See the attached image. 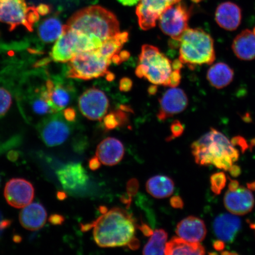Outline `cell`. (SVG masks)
<instances>
[{"label": "cell", "instance_id": "obj_1", "mask_svg": "<svg viewBox=\"0 0 255 255\" xmlns=\"http://www.w3.org/2000/svg\"><path fill=\"white\" fill-rule=\"evenodd\" d=\"M92 224L95 241L102 248L125 246L134 237V222L123 209H111Z\"/></svg>", "mask_w": 255, "mask_h": 255}, {"label": "cell", "instance_id": "obj_2", "mask_svg": "<svg viewBox=\"0 0 255 255\" xmlns=\"http://www.w3.org/2000/svg\"><path fill=\"white\" fill-rule=\"evenodd\" d=\"M191 149L197 164L213 165L225 171L229 170L239 156L227 137L214 128L194 142Z\"/></svg>", "mask_w": 255, "mask_h": 255}, {"label": "cell", "instance_id": "obj_3", "mask_svg": "<svg viewBox=\"0 0 255 255\" xmlns=\"http://www.w3.org/2000/svg\"><path fill=\"white\" fill-rule=\"evenodd\" d=\"M69 27L103 41L120 32L117 16L100 5H91L80 9L67 22Z\"/></svg>", "mask_w": 255, "mask_h": 255}, {"label": "cell", "instance_id": "obj_4", "mask_svg": "<svg viewBox=\"0 0 255 255\" xmlns=\"http://www.w3.org/2000/svg\"><path fill=\"white\" fill-rule=\"evenodd\" d=\"M179 59L190 67L211 65L216 59L214 40L201 28H188L178 40Z\"/></svg>", "mask_w": 255, "mask_h": 255}, {"label": "cell", "instance_id": "obj_5", "mask_svg": "<svg viewBox=\"0 0 255 255\" xmlns=\"http://www.w3.org/2000/svg\"><path fill=\"white\" fill-rule=\"evenodd\" d=\"M172 71L171 62L157 47L149 44L142 46L135 71L136 76L147 79L153 85L168 87Z\"/></svg>", "mask_w": 255, "mask_h": 255}, {"label": "cell", "instance_id": "obj_6", "mask_svg": "<svg viewBox=\"0 0 255 255\" xmlns=\"http://www.w3.org/2000/svg\"><path fill=\"white\" fill-rule=\"evenodd\" d=\"M103 41L64 25L63 33L56 40L50 56L53 61L68 62L78 54L86 51L97 50Z\"/></svg>", "mask_w": 255, "mask_h": 255}, {"label": "cell", "instance_id": "obj_7", "mask_svg": "<svg viewBox=\"0 0 255 255\" xmlns=\"http://www.w3.org/2000/svg\"><path fill=\"white\" fill-rule=\"evenodd\" d=\"M111 63L98 50L86 51L70 60L67 76L84 81L100 78L109 72L108 69Z\"/></svg>", "mask_w": 255, "mask_h": 255}, {"label": "cell", "instance_id": "obj_8", "mask_svg": "<svg viewBox=\"0 0 255 255\" xmlns=\"http://www.w3.org/2000/svg\"><path fill=\"white\" fill-rule=\"evenodd\" d=\"M39 18L36 7H28L25 0H0V22L8 24L10 31L23 25L32 31Z\"/></svg>", "mask_w": 255, "mask_h": 255}, {"label": "cell", "instance_id": "obj_9", "mask_svg": "<svg viewBox=\"0 0 255 255\" xmlns=\"http://www.w3.org/2000/svg\"><path fill=\"white\" fill-rule=\"evenodd\" d=\"M190 9L184 3L178 2L162 12L158 19L159 26L171 39L178 40L188 27Z\"/></svg>", "mask_w": 255, "mask_h": 255}, {"label": "cell", "instance_id": "obj_10", "mask_svg": "<svg viewBox=\"0 0 255 255\" xmlns=\"http://www.w3.org/2000/svg\"><path fill=\"white\" fill-rule=\"evenodd\" d=\"M78 105L83 116L92 121L103 120L110 107L106 94L96 88L85 91L79 97Z\"/></svg>", "mask_w": 255, "mask_h": 255}, {"label": "cell", "instance_id": "obj_11", "mask_svg": "<svg viewBox=\"0 0 255 255\" xmlns=\"http://www.w3.org/2000/svg\"><path fill=\"white\" fill-rule=\"evenodd\" d=\"M181 0H140L136 9L140 28L148 30L155 26L165 9Z\"/></svg>", "mask_w": 255, "mask_h": 255}, {"label": "cell", "instance_id": "obj_12", "mask_svg": "<svg viewBox=\"0 0 255 255\" xmlns=\"http://www.w3.org/2000/svg\"><path fill=\"white\" fill-rule=\"evenodd\" d=\"M34 196L33 185L23 178H13L8 181L4 189L6 201L15 208H24L32 202Z\"/></svg>", "mask_w": 255, "mask_h": 255}, {"label": "cell", "instance_id": "obj_13", "mask_svg": "<svg viewBox=\"0 0 255 255\" xmlns=\"http://www.w3.org/2000/svg\"><path fill=\"white\" fill-rule=\"evenodd\" d=\"M159 102L160 107L157 117L161 121L182 113L189 105L186 94L183 89L177 87L168 89Z\"/></svg>", "mask_w": 255, "mask_h": 255}, {"label": "cell", "instance_id": "obj_14", "mask_svg": "<svg viewBox=\"0 0 255 255\" xmlns=\"http://www.w3.org/2000/svg\"><path fill=\"white\" fill-rule=\"evenodd\" d=\"M41 138L47 146H55L62 144L71 133V128L61 118L52 117L44 121L40 127Z\"/></svg>", "mask_w": 255, "mask_h": 255}, {"label": "cell", "instance_id": "obj_15", "mask_svg": "<svg viewBox=\"0 0 255 255\" xmlns=\"http://www.w3.org/2000/svg\"><path fill=\"white\" fill-rule=\"evenodd\" d=\"M226 208L235 215L248 214L253 209L255 200L250 190L239 187L234 191L228 190L224 197Z\"/></svg>", "mask_w": 255, "mask_h": 255}, {"label": "cell", "instance_id": "obj_16", "mask_svg": "<svg viewBox=\"0 0 255 255\" xmlns=\"http://www.w3.org/2000/svg\"><path fill=\"white\" fill-rule=\"evenodd\" d=\"M57 177L62 187L66 190H75L87 184L89 177L81 164H68L57 172Z\"/></svg>", "mask_w": 255, "mask_h": 255}, {"label": "cell", "instance_id": "obj_17", "mask_svg": "<svg viewBox=\"0 0 255 255\" xmlns=\"http://www.w3.org/2000/svg\"><path fill=\"white\" fill-rule=\"evenodd\" d=\"M177 235L191 243H200L205 238L207 230L205 223L194 216L187 217L177 226Z\"/></svg>", "mask_w": 255, "mask_h": 255}, {"label": "cell", "instance_id": "obj_18", "mask_svg": "<svg viewBox=\"0 0 255 255\" xmlns=\"http://www.w3.org/2000/svg\"><path fill=\"white\" fill-rule=\"evenodd\" d=\"M215 20L223 29L228 31L237 30L242 21L241 9L234 2H222L216 9Z\"/></svg>", "mask_w": 255, "mask_h": 255}, {"label": "cell", "instance_id": "obj_19", "mask_svg": "<svg viewBox=\"0 0 255 255\" xmlns=\"http://www.w3.org/2000/svg\"><path fill=\"white\" fill-rule=\"evenodd\" d=\"M124 152L123 143L117 138L109 137L98 145L96 154L101 163L113 166L122 160Z\"/></svg>", "mask_w": 255, "mask_h": 255}, {"label": "cell", "instance_id": "obj_20", "mask_svg": "<svg viewBox=\"0 0 255 255\" xmlns=\"http://www.w3.org/2000/svg\"><path fill=\"white\" fill-rule=\"evenodd\" d=\"M241 224V220L235 215L223 214L215 220L213 231L220 240L232 242L240 231Z\"/></svg>", "mask_w": 255, "mask_h": 255}, {"label": "cell", "instance_id": "obj_21", "mask_svg": "<svg viewBox=\"0 0 255 255\" xmlns=\"http://www.w3.org/2000/svg\"><path fill=\"white\" fill-rule=\"evenodd\" d=\"M41 93L49 102L54 113L63 110L71 101L69 89L62 85H55L50 80L46 82L45 88L41 91Z\"/></svg>", "mask_w": 255, "mask_h": 255}, {"label": "cell", "instance_id": "obj_22", "mask_svg": "<svg viewBox=\"0 0 255 255\" xmlns=\"http://www.w3.org/2000/svg\"><path fill=\"white\" fill-rule=\"evenodd\" d=\"M19 220L22 226L27 230H39L46 222V210L40 203H30L21 210Z\"/></svg>", "mask_w": 255, "mask_h": 255}, {"label": "cell", "instance_id": "obj_23", "mask_svg": "<svg viewBox=\"0 0 255 255\" xmlns=\"http://www.w3.org/2000/svg\"><path fill=\"white\" fill-rule=\"evenodd\" d=\"M232 50L239 59L250 61L255 59V33L246 29L235 37L232 43Z\"/></svg>", "mask_w": 255, "mask_h": 255}, {"label": "cell", "instance_id": "obj_24", "mask_svg": "<svg viewBox=\"0 0 255 255\" xmlns=\"http://www.w3.org/2000/svg\"><path fill=\"white\" fill-rule=\"evenodd\" d=\"M234 78V71L227 64L219 62L209 69L207 79L209 84L216 89L224 88L231 84Z\"/></svg>", "mask_w": 255, "mask_h": 255}, {"label": "cell", "instance_id": "obj_25", "mask_svg": "<svg viewBox=\"0 0 255 255\" xmlns=\"http://www.w3.org/2000/svg\"><path fill=\"white\" fill-rule=\"evenodd\" d=\"M147 192L156 199L170 197L174 190V183L170 177L165 175H156L148 180L146 184Z\"/></svg>", "mask_w": 255, "mask_h": 255}, {"label": "cell", "instance_id": "obj_26", "mask_svg": "<svg viewBox=\"0 0 255 255\" xmlns=\"http://www.w3.org/2000/svg\"><path fill=\"white\" fill-rule=\"evenodd\" d=\"M165 254L205 255V249L200 243H191L180 237H173L165 245Z\"/></svg>", "mask_w": 255, "mask_h": 255}, {"label": "cell", "instance_id": "obj_27", "mask_svg": "<svg viewBox=\"0 0 255 255\" xmlns=\"http://www.w3.org/2000/svg\"><path fill=\"white\" fill-rule=\"evenodd\" d=\"M64 25L56 17L46 18L39 25L38 35L44 43H52L63 33Z\"/></svg>", "mask_w": 255, "mask_h": 255}, {"label": "cell", "instance_id": "obj_28", "mask_svg": "<svg viewBox=\"0 0 255 255\" xmlns=\"http://www.w3.org/2000/svg\"><path fill=\"white\" fill-rule=\"evenodd\" d=\"M128 32H119L113 37L104 41L97 50L105 58L111 61L113 57L121 52L124 44L128 40Z\"/></svg>", "mask_w": 255, "mask_h": 255}, {"label": "cell", "instance_id": "obj_29", "mask_svg": "<svg viewBox=\"0 0 255 255\" xmlns=\"http://www.w3.org/2000/svg\"><path fill=\"white\" fill-rule=\"evenodd\" d=\"M168 238L167 233L163 229L156 230L151 235L147 244L143 248V255H164Z\"/></svg>", "mask_w": 255, "mask_h": 255}, {"label": "cell", "instance_id": "obj_30", "mask_svg": "<svg viewBox=\"0 0 255 255\" xmlns=\"http://www.w3.org/2000/svg\"><path fill=\"white\" fill-rule=\"evenodd\" d=\"M128 121L127 114L125 111L120 109L106 115L104 118V124L105 128L108 130H112L117 128L124 126Z\"/></svg>", "mask_w": 255, "mask_h": 255}, {"label": "cell", "instance_id": "obj_31", "mask_svg": "<svg viewBox=\"0 0 255 255\" xmlns=\"http://www.w3.org/2000/svg\"><path fill=\"white\" fill-rule=\"evenodd\" d=\"M32 109L34 113L38 115H45L47 114H55L51 108L49 102L46 98L41 94V92L39 97L36 99L32 103Z\"/></svg>", "mask_w": 255, "mask_h": 255}, {"label": "cell", "instance_id": "obj_32", "mask_svg": "<svg viewBox=\"0 0 255 255\" xmlns=\"http://www.w3.org/2000/svg\"><path fill=\"white\" fill-rule=\"evenodd\" d=\"M226 177L222 172L213 174L210 177V183L213 192L216 194H221L226 184Z\"/></svg>", "mask_w": 255, "mask_h": 255}, {"label": "cell", "instance_id": "obj_33", "mask_svg": "<svg viewBox=\"0 0 255 255\" xmlns=\"http://www.w3.org/2000/svg\"><path fill=\"white\" fill-rule=\"evenodd\" d=\"M12 104L11 94L4 88L0 87V116L4 115Z\"/></svg>", "mask_w": 255, "mask_h": 255}, {"label": "cell", "instance_id": "obj_34", "mask_svg": "<svg viewBox=\"0 0 255 255\" xmlns=\"http://www.w3.org/2000/svg\"><path fill=\"white\" fill-rule=\"evenodd\" d=\"M171 135L169 136L167 141H171L175 138L180 136L183 134L184 130V127L182 124L179 121H175L172 123L171 128Z\"/></svg>", "mask_w": 255, "mask_h": 255}, {"label": "cell", "instance_id": "obj_35", "mask_svg": "<svg viewBox=\"0 0 255 255\" xmlns=\"http://www.w3.org/2000/svg\"><path fill=\"white\" fill-rule=\"evenodd\" d=\"M180 71H174V70H173L170 76V78H169L168 87L175 88L177 87L178 86L180 85L181 79Z\"/></svg>", "mask_w": 255, "mask_h": 255}, {"label": "cell", "instance_id": "obj_36", "mask_svg": "<svg viewBox=\"0 0 255 255\" xmlns=\"http://www.w3.org/2000/svg\"><path fill=\"white\" fill-rule=\"evenodd\" d=\"M139 189L138 181L135 178H132L128 181L127 183V194H128L130 196H134L136 195Z\"/></svg>", "mask_w": 255, "mask_h": 255}, {"label": "cell", "instance_id": "obj_37", "mask_svg": "<svg viewBox=\"0 0 255 255\" xmlns=\"http://www.w3.org/2000/svg\"><path fill=\"white\" fill-rule=\"evenodd\" d=\"M133 82L131 79L128 78H124L120 82V89L121 91L127 92L131 90Z\"/></svg>", "mask_w": 255, "mask_h": 255}, {"label": "cell", "instance_id": "obj_38", "mask_svg": "<svg viewBox=\"0 0 255 255\" xmlns=\"http://www.w3.org/2000/svg\"><path fill=\"white\" fill-rule=\"evenodd\" d=\"M63 116L69 122H73L76 119V111L73 108H67L63 111Z\"/></svg>", "mask_w": 255, "mask_h": 255}, {"label": "cell", "instance_id": "obj_39", "mask_svg": "<svg viewBox=\"0 0 255 255\" xmlns=\"http://www.w3.org/2000/svg\"><path fill=\"white\" fill-rule=\"evenodd\" d=\"M233 145L240 146L242 150L244 151L248 148L247 141L241 136H236L233 138L231 141Z\"/></svg>", "mask_w": 255, "mask_h": 255}, {"label": "cell", "instance_id": "obj_40", "mask_svg": "<svg viewBox=\"0 0 255 255\" xmlns=\"http://www.w3.org/2000/svg\"><path fill=\"white\" fill-rule=\"evenodd\" d=\"M170 205L175 209H183L184 202L179 196H174L170 199Z\"/></svg>", "mask_w": 255, "mask_h": 255}, {"label": "cell", "instance_id": "obj_41", "mask_svg": "<svg viewBox=\"0 0 255 255\" xmlns=\"http://www.w3.org/2000/svg\"><path fill=\"white\" fill-rule=\"evenodd\" d=\"M101 162L97 156L92 157L89 161V167L92 171L98 170L101 167Z\"/></svg>", "mask_w": 255, "mask_h": 255}, {"label": "cell", "instance_id": "obj_42", "mask_svg": "<svg viewBox=\"0 0 255 255\" xmlns=\"http://www.w3.org/2000/svg\"><path fill=\"white\" fill-rule=\"evenodd\" d=\"M11 223V221H9V220L4 219L1 213L0 212V237H1L3 232H4L5 229L9 227Z\"/></svg>", "mask_w": 255, "mask_h": 255}, {"label": "cell", "instance_id": "obj_43", "mask_svg": "<svg viewBox=\"0 0 255 255\" xmlns=\"http://www.w3.org/2000/svg\"><path fill=\"white\" fill-rule=\"evenodd\" d=\"M37 10L40 15H45L50 13L51 7L49 5L41 4L36 7Z\"/></svg>", "mask_w": 255, "mask_h": 255}, {"label": "cell", "instance_id": "obj_44", "mask_svg": "<svg viewBox=\"0 0 255 255\" xmlns=\"http://www.w3.org/2000/svg\"><path fill=\"white\" fill-rule=\"evenodd\" d=\"M140 231L142 232V234L145 236V237H151L153 234V231L150 227L145 223H142L141 226H139Z\"/></svg>", "mask_w": 255, "mask_h": 255}, {"label": "cell", "instance_id": "obj_45", "mask_svg": "<svg viewBox=\"0 0 255 255\" xmlns=\"http://www.w3.org/2000/svg\"><path fill=\"white\" fill-rule=\"evenodd\" d=\"M64 221L63 217L59 215H53L50 219V222L54 225H61Z\"/></svg>", "mask_w": 255, "mask_h": 255}, {"label": "cell", "instance_id": "obj_46", "mask_svg": "<svg viewBox=\"0 0 255 255\" xmlns=\"http://www.w3.org/2000/svg\"><path fill=\"white\" fill-rule=\"evenodd\" d=\"M231 174L233 177H237L241 174V169L237 165H232V166L229 169Z\"/></svg>", "mask_w": 255, "mask_h": 255}, {"label": "cell", "instance_id": "obj_47", "mask_svg": "<svg viewBox=\"0 0 255 255\" xmlns=\"http://www.w3.org/2000/svg\"><path fill=\"white\" fill-rule=\"evenodd\" d=\"M121 4L125 6H133L138 4L140 0H117Z\"/></svg>", "mask_w": 255, "mask_h": 255}, {"label": "cell", "instance_id": "obj_48", "mask_svg": "<svg viewBox=\"0 0 255 255\" xmlns=\"http://www.w3.org/2000/svg\"><path fill=\"white\" fill-rule=\"evenodd\" d=\"M128 247L132 250H136L139 247V242L138 239L133 237L131 240H130L128 244Z\"/></svg>", "mask_w": 255, "mask_h": 255}, {"label": "cell", "instance_id": "obj_49", "mask_svg": "<svg viewBox=\"0 0 255 255\" xmlns=\"http://www.w3.org/2000/svg\"><path fill=\"white\" fill-rule=\"evenodd\" d=\"M183 63L181 62L179 59L174 60L173 63H171L172 69L174 71H181V68H183Z\"/></svg>", "mask_w": 255, "mask_h": 255}, {"label": "cell", "instance_id": "obj_50", "mask_svg": "<svg viewBox=\"0 0 255 255\" xmlns=\"http://www.w3.org/2000/svg\"><path fill=\"white\" fill-rule=\"evenodd\" d=\"M129 53L126 50L123 51V52H120L119 53V57L121 63L123 62L127 61V60L129 59Z\"/></svg>", "mask_w": 255, "mask_h": 255}, {"label": "cell", "instance_id": "obj_51", "mask_svg": "<svg viewBox=\"0 0 255 255\" xmlns=\"http://www.w3.org/2000/svg\"><path fill=\"white\" fill-rule=\"evenodd\" d=\"M213 247L216 251H221L224 250L225 244L222 241H217L213 243Z\"/></svg>", "mask_w": 255, "mask_h": 255}, {"label": "cell", "instance_id": "obj_52", "mask_svg": "<svg viewBox=\"0 0 255 255\" xmlns=\"http://www.w3.org/2000/svg\"><path fill=\"white\" fill-rule=\"evenodd\" d=\"M121 201H122L123 203L126 204L127 206H129L132 202V196H130L127 193L126 195H124L122 197Z\"/></svg>", "mask_w": 255, "mask_h": 255}, {"label": "cell", "instance_id": "obj_53", "mask_svg": "<svg viewBox=\"0 0 255 255\" xmlns=\"http://www.w3.org/2000/svg\"><path fill=\"white\" fill-rule=\"evenodd\" d=\"M239 187V183L237 180H232L230 179V183L229 184V190H236Z\"/></svg>", "mask_w": 255, "mask_h": 255}, {"label": "cell", "instance_id": "obj_54", "mask_svg": "<svg viewBox=\"0 0 255 255\" xmlns=\"http://www.w3.org/2000/svg\"><path fill=\"white\" fill-rule=\"evenodd\" d=\"M157 85H153L151 86V87H149L148 89V92L149 95H154L157 93Z\"/></svg>", "mask_w": 255, "mask_h": 255}, {"label": "cell", "instance_id": "obj_55", "mask_svg": "<svg viewBox=\"0 0 255 255\" xmlns=\"http://www.w3.org/2000/svg\"><path fill=\"white\" fill-rule=\"evenodd\" d=\"M106 79L108 81H112L115 79V75L113 73L108 72L106 75Z\"/></svg>", "mask_w": 255, "mask_h": 255}, {"label": "cell", "instance_id": "obj_56", "mask_svg": "<svg viewBox=\"0 0 255 255\" xmlns=\"http://www.w3.org/2000/svg\"><path fill=\"white\" fill-rule=\"evenodd\" d=\"M248 189L250 190H255V182L252 183L248 184Z\"/></svg>", "mask_w": 255, "mask_h": 255}, {"label": "cell", "instance_id": "obj_57", "mask_svg": "<svg viewBox=\"0 0 255 255\" xmlns=\"http://www.w3.org/2000/svg\"><path fill=\"white\" fill-rule=\"evenodd\" d=\"M100 211L103 214L108 212V209L106 207L101 206L100 208Z\"/></svg>", "mask_w": 255, "mask_h": 255}, {"label": "cell", "instance_id": "obj_58", "mask_svg": "<svg viewBox=\"0 0 255 255\" xmlns=\"http://www.w3.org/2000/svg\"><path fill=\"white\" fill-rule=\"evenodd\" d=\"M191 1L195 3H199L201 1H203V0H191Z\"/></svg>", "mask_w": 255, "mask_h": 255}, {"label": "cell", "instance_id": "obj_59", "mask_svg": "<svg viewBox=\"0 0 255 255\" xmlns=\"http://www.w3.org/2000/svg\"><path fill=\"white\" fill-rule=\"evenodd\" d=\"M252 146H255V138L253 140V141H252Z\"/></svg>", "mask_w": 255, "mask_h": 255}, {"label": "cell", "instance_id": "obj_60", "mask_svg": "<svg viewBox=\"0 0 255 255\" xmlns=\"http://www.w3.org/2000/svg\"><path fill=\"white\" fill-rule=\"evenodd\" d=\"M251 228L252 229H254V230L255 231V224H251Z\"/></svg>", "mask_w": 255, "mask_h": 255}]
</instances>
